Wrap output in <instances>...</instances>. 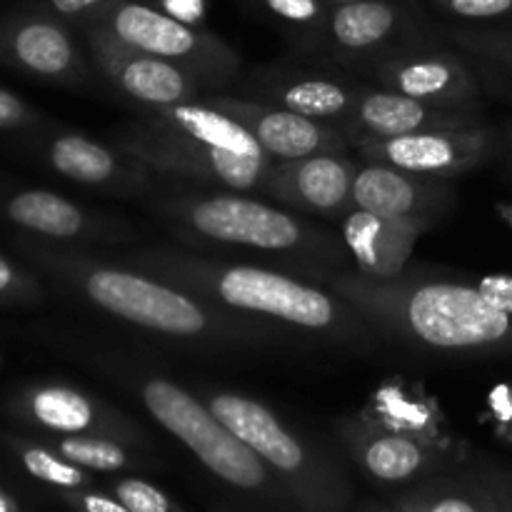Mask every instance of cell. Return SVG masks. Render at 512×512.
Returning a JSON list of instances; mask_svg holds the SVG:
<instances>
[{
    "label": "cell",
    "instance_id": "1",
    "mask_svg": "<svg viewBox=\"0 0 512 512\" xmlns=\"http://www.w3.org/2000/svg\"><path fill=\"white\" fill-rule=\"evenodd\" d=\"M108 255L283 333L308 335L340 348H368L378 340L348 300L280 268L233 263L183 248H133Z\"/></svg>",
    "mask_w": 512,
    "mask_h": 512
},
{
    "label": "cell",
    "instance_id": "2",
    "mask_svg": "<svg viewBox=\"0 0 512 512\" xmlns=\"http://www.w3.org/2000/svg\"><path fill=\"white\" fill-rule=\"evenodd\" d=\"M328 288L358 310L378 340L423 355L512 358V313L490 303L475 283L425 270L393 280L343 270Z\"/></svg>",
    "mask_w": 512,
    "mask_h": 512
},
{
    "label": "cell",
    "instance_id": "3",
    "mask_svg": "<svg viewBox=\"0 0 512 512\" xmlns=\"http://www.w3.org/2000/svg\"><path fill=\"white\" fill-rule=\"evenodd\" d=\"M153 213L188 243H215L243 248L275 260L280 270L328 288L353 258L343 238L290 208L263 203L238 190L215 188L210 193L155 195Z\"/></svg>",
    "mask_w": 512,
    "mask_h": 512
},
{
    "label": "cell",
    "instance_id": "4",
    "mask_svg": "<svg viewBox=\"0 0 512 512\" xmlns=\"http://www.w3.org/2000/svg\"><path fill=\"white\" fill-rule=\"evenodd\" d=\"M60 270L93 308L138 330L200 345V348H268L283 343V330L218 308L185 288L143 270L128 268L108 255L63 253Z\"/></svg>",
    "mask_w": 512,
    "mask_h": 512
},
{
    "label": "cell",
    "instance_id": "5",
    "mask_svg": "<svg viewBox=\"0 0 512 512\" xmlns=\"http://www.w3.org/2000/svg\"><path fill=\"white\" fill-rule=\"evenodd\" d=\"M113 145L155 175L213 188L263 193L273 160L240 123L208 103L140 108L113 135Z\"/></svg>",
    "mask_w": 512,
    "mask_h": 512
},
{
    "label": "cell",
    "instance_id": "6",
    "mask_svg": "<svg viewBox=\"0 0 512 512\" xmlns=\"http://www.w3.org/2000/svg\"><path fill=\"white\" fill-rule=\"evenodd\" d=\"M200 398L268 465L300 510L345 512L350 508L353 490L333 455L295 433L263 400L223 388H205Z\"/></svg>",
    "mask_w": 512,
    "mask_h": 512
},
{
    "label": "cell",
    "instance_id": "7",
    "mask_svg": "<svg viewBox=\"0 0 512 512\" xmlns=\"http://www.w3.org/2000/svg\"><path fill=\"white\" fill-rule=\"evenodd\" d=\"M145 413L183 443L210 473L230 488L263 498H288L268 465L205 405L200 395L173 378L140 365L115 368Z\"/></svg>",
    "mask_w": 512,
    "mask_h": 512
},
{
    "label": "cell",
    "instance_id": "8",
    "mask_svg": "<svg viewBox=\"0 0 512 512\" xmlns=\"http://www.w3.org/2000/svg\"><path fill=\"white\" fill-rule=\"evenodd\" d=\"M85 20L105 25L115 38L143 53L178 65L208 93H225L240 75V55L220 35L145 0H108Z\"/></svg>",
    "mask_w": 512,
    "mask_h": 512
},
{
    "label": "cell",
    "instance_id": "9",
    "mask_svg": "<svg viewBox=\"0 0 512 512\" xmlns=\"http://www.w3.org/2000/svg\"><path fill=\"white\" fill-rule=\"evenodd\" d=\"M370 85L450 110H483V90L473 63L430 38L413 40L375 60Z\"/></svg>",
    "mask_w": 512,
    "mask_h": 512
},
{
    "label": "cell",
    "instance_id": "10",
    "mask_svg": "<svg viewBox=\"0 0 512 512\" xmlns=\"http://www.w3.org/2000/svg\"><path fill=\"white\" fill-rule=\"evenodd\" d=\"M503 148V133L488 123L470 125V128L428 130V133L385 140H360L353 145L360 160L383 163L438 180L463 178L503 155Z\"/></svg>",
    "mask_w": 512,
    "mask_h": 512
},
{
    "label": "cell",
    "instance_id": "11",
    "mask_svg": "<svg viewBox=\"0 0 512 512\" xmlns=\"http://www.w3.org/2000/svg\"><path fill=\"white\" fill-rule=\"evenodd\" d=\"M85 35L98 73L108 80L110 88L140 108L198 103L208 95V90L183 68L123 43L95 20H85Z\"/></svg>",
    "mask_w": 512,
    "mask_h": 512
},
{
    "label": "cell",
    "instance_id": "12",
    "mask_svg": "<svg viewBox=\"0 0 512 512\" xmlns=\"http://www.w3.org/2000/svg\"><path fill=\"white\" fill-rule=\"evenodd\" d=\"M425 38L420 15L398 0H360L330 8L325 50L348 70H368L405 43Z\"/></svg>",
    "mask_w": 512,
    "mask_h": 512
},
{
    "label": "cell",
    "instance_id": "13",
    "mask_svg": "<svg viewBox=\"0 0 512 512\" xmlns=\"http://www.w3.org/2000/svg\"><path fill=\"white\" fill-rule=\"evenodd\" d=\"M360 165L350 150H323L273 163L263 195L295 213L343 220L353 210V185Z\"/></svg>",
    "mask_w": 512,
    "mask_h": 512
},
{
    "label": "cell",
    "instance_id": "14",
    "mask_svg": "<svg viewBox=\"0 0 512 512\" xmlns=\"http://www.w3.org/2000/svg\"><path fill=\"white\" fill-rule=\"evenodd\" d=\"M203 103L243 125L273 163L305 158L323 150H353L348 135L338 125L305 118L265 100L243 98L225 90V93H208Z\"/></svg>",
    "mask_w": 512,
    "mask_h": 512
},
{
    "label": "cell",
    "instance_id": "15",
    "mask_svg": "<svg viewBox=\"0 0 512 512\" xmlns=\"http://www.w3.org/2000/svg\"><path fill=\"white\" fill-rule=\"evenodd\" d=\"M335 433L350 460L378 483L395 485L425 478L443 463L438 443L388 428L373 418L345 415L335 420Z\"/></svg>",
    "mask_w": 512,
    "mask_h": 512
},
{
    "label": "cell",
    "instance_id": "16",
    "mask_svg": "<svg viewBox=\"0 0 512 512\" xmlns=\"http://www.w3.org/2000/svg\"><path fill=\"white\" fill-rule=\"evenodd\" d=\"M458 200V190L450 180L425 178L408 170L368 163L358 168L353 185V208L390 220H420L433 228Z\"/></svg>",
    "mask_w": 512,
    "mask_h": 512
},
{
    "label": "cell",
    "instance_id": "17",
    "mask_svg": "<svg viewBox=\"0 0 512 512\" xmlns=\"http://www.w3.org/2000/svg\"><path fill=\"white\" fill-rule=\"evenodd\" d=\"M483 123V110L438 108V105L423 103V100H415L408 98V95L393 93V90L378 88V85L363 83L358 103H355L350 118L345 120L343 133L348 135L350 148H353L360 140L400 138V135L448 128H470V125Z\"/></svg>",
    "mask_w": 512,
    "mask_h": 512
},
{
    "label": "cell",
    "instance_id": "18",
    "mask_svg": "<svg viewBox=\"0 0 512 512\" xmlns=\"http://www.w3.org/2000/svg\"><path fill=\"white\" fill-rule=\"evenodd\" d=\"M250 98L280 105L305 118L320 123L338 125L343 130L345 120L353 113L360 98L363 83L325 73V70H305L293 65H268L250 75Z\"/></svg>",
    "mask_w": 512,
    "mask_h": 512
},
{
    "label": "cell",
    "instance_id": "19",
    "mask_svg": "<svg viewBox=\"0 0 512 512\" xmlns=\"http://www.w3.org/2000/svg\"><path fill=\"white\" fill-rule=\"evenodd\" d=\"M8 218L20 228L55 240H90V243L128 245L138 230L113 213H95L63 195L48 190H23L8 203Z\"/></svg>",
    "mask_w": 512,
    "mask_h": 512
},
{
    "label": "cell",
    "instance_id": "20",
    "mask_svg": "<svg viewBox=\"0 0 512 512\" xmlns=\"http://www.w3.org/2000/svg\"><path fill=\"white\" fill-rule=\"evenodd\" d=\"M48 160L55 173L88 188L115 195H150L158 175L115 145H103L80 133H65L50 143Z\"/></svg>",
    "mask_w": 512,
    "mask_h": 512
},
{
    "label": "cell",
    "instance_id": "21",
    "mask_svg": "<svg viewBox=\"0 0 512 512\" xmlns=\"http://www.w3.org/2000/svg\"><path fill=\"white\" fill-rule=\"evenodd\" d=\"M28 415L55 435H100L123 443L145 445V430L138 423L103 403L100 398L68 385H45L28 398Z\"/></svg>",
    "mask_w": 512,
    "mask_h": 512
},
{
    "label": "cell",
    "instance_id": "22",
    "mask_svg": "<svg viewBox=\"0 0 512 512\" xmlns=\"http://www.w3.org/2000/svg\"><path fill=\"white\" fill-rule=\"evenodd\" d=\"M430 230L420 220H390L353 208L340 220V238L353 258L355 273L373 280H393L408 270L415 245Z\"/></svg>",
    "mask_w": 512,
    "mask_h": 512
},
{
    "label": "cell",
    "instance_id": "23",
    "mask_svg": "<svg viewBox=\"0 0 512 512\" xmlns=\"http://www.w3.org/2000/svg\"><path fill=\"white\" fill-rule=\"evenodd\" d=\"M13 53L20 65L45 78H83L85 60L78 43L53 20H28L13 35Z\"/></svg>",
    "mask_w": 512,
    "mask_h": 512
},
{
    "label": "cell",
    "instance_id": "24",
    "mask_svg": "<svg viewBox=\"0 0 512 512\" xmlns=\"http://www.w3.org/2000/svg\"><path fill=\"white\" fill-rule=\"evenodd\" d=\"M400 512H508L503 500L475 480L435 478L395 500Z\"/></svg>",
    "mask_w": 512,
    "mask_h": 512
},
{
    "label": "cell",
    "instance_id": "25",
    "mask_svg": "<svg viewBox=\"0 0 512 512\" xmlns=\"http://www.w3.org/2000/svg\"><path fill=\"white\" fill-rule=\"evenodd\" d=\"M53 448L88 473H125L143 465L135 445L100 435H60Z\"/></svg>",
    "mask_w": 512,
    "mask_h": 512
},
{
    "label": "cell",
    "instance_id": "26",
    "mask_svg": "<svg viewBox=\"0 0 512 512\" xmlns=\"http://www.w3.org/2000/svg\"><path fill=\"white\" fill-rule=\"evenodd\" d=\"M300 50L323 53L330 5L325 0H258Z\"/></svg>",
    "mask_w": 512,
    "mask_h": 512
},
{
    "label": "cell",
    "instance_id": "27",
    "mask_svg": "<svg viewBox=\"0 0 512 512\" xmlns=\"http://www.w3.org/2000/svg\"><path fill=\"white\" fill-rule=\"evenodd\" d=\"M448 38L483 70L512 78V30L500 28H450Z\"/></svg>",
    "mask_w": 512,
    "mask_h": 512
},
{
    "label": "cell",
    "instance_id": "28",
    "mask_svg": "<svg viewBox=\"0 0 512 512\" xmlns=\"http://www.w3.org/2000/svg\"><path fill=\"white\" fill-rule=\"evenodd\" d=\"M23 468L33 475L35 480L45 485H53L60 493H73V490L93 488V478L88 470L70 463L55 448H43V445H23L18 450Z\"/></svg>",
    "mask_w": 512,
    "mask_h": 512
},
{
    "label": "cell",
    "instance_id": "29",
    "mask_svg": "<svg viewBox=\"0 0 512 512\" xmlns=\"http://www.w3.org/2000/svg\"><path fill=\"white\" fill-rule=\"evenodd\" d=\"M108 493H113L125 508L133 512H185L158 485L148 483V480L130 478V475L110 480Z\"/></svg>",
    "mask_w": 512,
    "mask_h": 512
},
{
    "label": "cell",
    "instance_id": "30",
    "mask_svg": "<svg viewBox=\"0 0 512 512\" xmlns=\"http://www.w3.org/2000/svg\"><path fill=\"white\" fill-rule=\"evenodd\" d=\"M435 8L460 20H498L512 15V0H433Z\"/></svg>",
    "mask_w": 512,
    "mask_h": 512
},
{
    "label": "cell",
    "instance_id": "31",
    "mask_svg": "<svg viewBox=\"0 0 512 512\" xmlns=\"http://www.w3.org/2000/svg\"><path fill=\"white\" fill-rule=\"evenodd\" d=\"M63 495H65V503H68L75 512H133L125 508L113 493H103V490H95V488L73 490V493H63Z\"/></svg>",
    "mask_w": 512,
    "mask_h": 512
},
{
    "label": "cell",
    "instance_id": "32",
    "mask_svg": "<svg viewBox=\"0 0 512 512\" xmlns=\"http://www.w3.org/2000/svg\"><path fill=\"white\" fill-rule=\"evenodd\" d=\"M475 288L493 305L505 313H512V273H490L475 283Z\"/></svg>",
    "mask_w": 512,
    "mask_h": 512
},
{
    "label": "cell",
    "instance_id": "33",
    "mask_svg": "<svg viewBox=\"0 0 512 512\" xmlns=\"http://www.w3.org/2000/svg\"><path fill=\"white\" fill-rule=\"evenodd\" d=\"M25 118H28L25 105L13 93L0 88V128H13V125L25 123Z\"/></svg>",
    "mask_w": 512,
    "mask_h": 512
},
{
    "label": "cell",
    "instance_id": "34",
    "mask_svg": "<svg viewBox=\"0 0 512 512\" xmlns=\"http://www.w3.org/2000/svg\"><path fill=\"white\" fill-rule=\"evenodd\" d=\"M108 0H50L55 13L68 15V18H90L93 13H98Z\"/></svg>",
    "mask_w": 512,
    "mask_h": 512
},
{
    "label": "cell",
    "instance_id": "35",
    "mask_svg": "<svg viewBox=\"0 0 512 512\" xmlns=\"http://www.w3.org/2000/svg\"><path fill=\"white\" fill-rule=\"evenodd\" d=\"M165 13L175 15V18L185 20V23L198 25V18L203 15V0H168Z\"/></svg>",
    "mask_w": 512,
    "mask_h": 512
},
{
    "label": "cell",
    "instance_id": "36",
    "mask_svg": "<svg viewBox=\"0 0 512 512\" xmlns=\"http://www.w3.org/2000/svg\"><path fill=\"white\" fill-rule=\"evenodd\" d=\"M15 285V270L10 268L8 260L0 258V293L10 290Z\"/></svg>",
    "mask_w": 512,
    "mask_h": 512
},
{
    "label": "cell",
    "instance_id": "37",
    "mask_svg": "<svg viewBox=\"0 0 512 512\" xmlns=\"http://www.w3.org/2000/svg\"><path fill=\"white\" fill-rule=\"evenodd\" d=\"M0 512H20L18 503H15L5 490H0Z\"/></svg>",
    "mask_w": 512,
    "mask_h": 512
},
{
    "label": "cell",
    "instance_id": "38",
    "mask_svg": "<svg viewBox=\"0 0 512 512\" xmlns=\"http://www.w3.org/2000/svg\"><path fill=\"white\" fill-rule=\"evenodd\" d=\"M495 210H498L500 218H503L505 223H508L512 228V205L510 203H498V205H495Z\"/></svg>",
    "mask_w": 512,
    "mask_h": 512
},
{
    "label": "cell",
    "instance_id": "39",
    "mask_svg": "<svg viewBox=\"0 0 512 512\" xmlns=\"http://www.w3.org/2000/svg\"><path fill=\"white\" fill-rule=\"evenodd\" d=\"M503 138H505V148H503V155H508V160H510V165H512V125H510V130H508V133H503Z\"/></svg>",
    "mask_w": 512,
    "mask_h": 512
},
{
    "label": "cell",
    "instance_id": "40",
    "mask_svg": "<svg viewBox=\"0 0 512 512\" xmlns=\"http://www.w3.org/2000/svg\"><path fill=\"white\" fill-rule=\"evenodd\" d=\"M325 3L330 5V8H335V5H348V3H360V0H325Z\"/></svg>",
    "mask_w": 512,
    "mask_h": 512
},
{
    "label": "cell",
    "instance_id": "41",
    "mask_svg": "<svg viewBox=\"0 0 512 512\" xmlns=\"http://www.w3.org/2000/svg\"><path fill=\"white\" fill-rule=\"evenodd\" d=\"M375 512H400L398 508H395V510H375Z\"/></svg>",
    "mask_w": 512,
    "mask_h": 512
},
{
    "label": "cell",
    "instance_id": "42",
    "mask_svg": "<svg viewBox=\"0 0 512 512\" xmlns=\"http://www.w3.org/2000/svg\"><path fill=\"white\" fill-rule=\"evenodd\" d=\"M508 512H512V510H508Z\"/></svg>",
    "mask_w": 512,
    "mask_h": 512
}]
</instances>
